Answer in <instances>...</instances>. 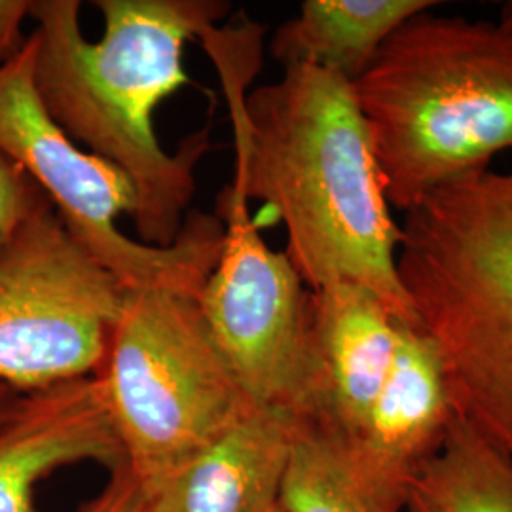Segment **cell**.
Returning <instances> with one entry per match:
<instances>
[{
  "mask_svg": "<svg viewBox=\"0 0 512 512\" xmlns=\"http://www.w3.org/2000/svg\"><path fill=\"white\" fill-rule=\"evenodd\" d=\"M226 71L236 131L234 183L264 202L287 232L285 255L310 291L355 283L378 294L397 319L418 325L399 274L401 224L353 84L310 67H285L272 84Z\"/></svg>",
  "mask_w": 512,
  "mask_h": 512,
  "instance_id": "cell-1",
  "label": "cell"
},
{
  "mask_svg": "<svg viewBox=\"0 0 512 512\" xmlns=\"http://www.w3.org/2000/svg\"><path fill=\"white\" fill-rule=\"evenodd\" d=\"M78 0H33L37 21L33 80L38 99L78 147L116 165L137 192L139 241L173 245L190 217L196 167L209 131L169 154L154 131V112L190 84L184 46L205 38L230 10L220 0H95L105 33L90 42Z\"/></svg>",
  "mask_w": 512,
  "mask_h": 512,
  "instance_id": "cell-2",
  "label": "cell"
},
{
  "mask_svg": "<svg viewBox=\"0 0 512 512\" xmlns=\"http://www.w3.org/2000/svg\"><path fill=\"white\" fill-rule=\"evenodd\" d=\"M353 84L385 196L408 213L512 150V27L420 14Z\"/></svg>",
  "mask_w": 512,
  "mask_h": 512,
  "instance_id": "cell-3",
  "label": "cell"
},
{
  "mask_svg": "<svg viewBox=\"0 0 512 512\" xmlns=\"http://www.w3.org/2000/svg\"><path fill=\"white\" fill-rule=\"evenodd\" d=\"M401 232L404 291L456 414L512 461V167L431 192Z\"/></svg>",
  "mask_w": 512,
  "mask_h": 512,
  "instance_id": "cell-4",
  "label": "cell"
},
{
  "mask_svg": "<svg viewBox=\"0 0 512 512\" xmlns=\"http://www.w3.org/2000/svg\"><path fill=\"white\" fill-rule=\"evenodd\" d=\"M95 378L141 494L256 408L196 296L164 289H129Z\"/></svg>",
  "mask_w": 512,
  "mask_h": 512,
  "instance_id": "cell-5",
  "label": "cell"
},
{
  "mask_svg": "<svg viewBox=\"0 0 512 512\" xmlns=\"http://www.w3.org/2000/svg\"><path fill=\"white\" fill-rule=\"evenodd\" d=\"M35 38L0 67V152L38 184L74 239L126 289L198 296L219 260V217L190 213L179 239L154 247L126 236L118 219L133 217L137 192L116 165L78 147L44 110L33 80Z\"/></svg>",
  "mask_w": 512,
  "mask_h": 512,
  "instance_id": "cell-6",
  "label": "cell"
},
{
  "mask_svg": "<svg viewBox=\"0 0 512 512\" xmlns=\"http://www.w3.org/2000/svg\"><path fill=\"white\" fill-rule=\"evenodd\" d=\"M128 291L40 207L0 245V382L33 393L95 376Z\"/></svg>",
  "mask_w": 512,
  "mask_h": 512,
  "instance_id": "cell-7",
  "label": "cell"
},
{
  "mask_svg": "<svg viewBox=\"0 0 512 512\" xmlns=\"http://www.w3.org/2000/svg\"><path fill=\"white\" fill-rule=\"evenodd\" d=\"M236 186L224 188V241L196 302L222 357L262 408L310 416L315 403L311 291L285 251H274Z\"/></svg>",
  "mask_w": 512,
  "mask_h": 512,
  "instance_id": "cell-8",
  "label": "cell"
},
{
  "mask_svg": "<svg viewBox=\"0 0 512 512\" xmlns=\"http://www.w3.org/2000/svg\"><path fill=\"white\" fill-rule=\"evenodd\" d=\"M456 408L435 340L399 321L393 363L361 435L346 444L353 469L387 512H401L421 465L437 454Z\"/></svg>",
  "mask_w": 512,
  "mask_h": 512,
  "instance_id": "cell-9",
  "label": "cell"
},
{
  "mask_svg": "<svg viewBox=\"0 0 512 512\" xmlns=\"http://www.w3.org/2000/svg\"><path fill=\"white\" fill-rule=\"evenodd\" d=\"M397 315L378 294L355 283L311 291V353L321 421L346 444L357 439L376 403L397 344Z\"/></svg>",
  "mask_w": 512,
  "mask_h": 512,
  "instance_id": "cell-10",
  "label": "cell"
},
{
  "mask_svg": "<svg viewBox=\"0 0 512 512\" xmlns=\"http://www.w3.org/2000/svg\"><path fill=\"white\" fill-rule=\"evenodd\" d=\"M80 461L126 469L97 378L23 393L0 421V512H38V484Z\"/></svg>",
  "mask_w": 512,
  "mask_h": 512,
  "instance_id": "cell-11",
  "label": "cell"
},
{
  "mask_svg": "<svg viewBox=\"0 0 512 512\" xmlns=\"http://www.w3.org/2000/svg\"><path fill=\"white\" fill-rule=\"evenodd\" d=\"M296 416L256 406L219 439L141 494L145 512H266L287 469Z\"/></svg>",
  "mask_w": 512,
  "mask_h": 512,
  "instance_id": "cell-12",
  "label": "cell"
},
{
  "mask_svg": "<svg viewBox=\"0 0 512 512\" xmlns=\"http://www.w3.org/2000/svg\"><path fill=\"white\" fill-rule=\"evenodd\" d=\"M435 0H306L272 38L285 67L310 65L355 82L406 21L431 12Z\"/></svg>",
  "mask_w": 512,
  "mask_h": 512,
  "instance_id": "cell-13",
  "label": "cell"
},
{
  "mask_svg": "<svg viewBox=\"0 0 512 512\" xmlns=\"http://www.w3.org/2000/svg\"><path fill=\"white\" fill-rule=\"evenodd\" d=\"M410 512H512V461L456 416L406 490Z\"/></svg>",
  "mask_w": 512,
  "mask_h": 512,
  "instance_id": "cell-14",
  "label": "cell"
},
{
  "mask_svg": "<svg viewBox=\"0 0 512 512\" xmlns=\"http://www.w3.org/2000/svg\"><path fill=\"white\" fill-rule=\"evenodd\" d=\"M277 501L283 512H387L353 469L346 442L304 416H296Z\"/></svg>",
  "mask_w": 512,
  "mask_h": 512,
  "instance_id": "cell-15",
  "label": "cell"
},
{
  "mask_svg": "<svg viewBox=\"0 0 512 512\" xmlns=\"http://www.w3.org/2000/svg\"><path fill=\"white\" fill-rule=\"evenodd\" d=\"M48 203L52 202L38 184L0 152V245L18 230L23 220Z\"/></svg>",
  "mask_w": 512,
  "mask_h": 512,
  "instance_id": "cell-16",
  "label": "cell"
},
{
  "mask_svg": "<svg viewBox=\"0 0 512 512\" xmlns=\"http://www.w3.org/2000/svg\"><path fill=\"white\" fill-rule=\"evenodd\" d=\"M33 0H0V67L10 63L23 50V21L31 18Z\"/></svg>",
  "mask_w": 512,
  "mask_h": 512,
  "instance_id": "cell-17",
  "label": "cell"
},
{
  "mask_svg": "<svg viewBox=\"0 0 512 512\" xmlns=\"http://www.w3.org/2000/svg\"><path fill=\"white\" fill-rule=\"evenodd\" d=\"M141 501V488L128 469L114 471L109 488L80 512H133Z\"/></svg>",
  "mask_w": 512,
  "mask_h": 512,
  "instance_id": "cell-18",
  "label": "cell"
},
{
  "mask_svg": "<svg viewBox=\"0 0 512 512\" xmlns=\"http://www.w3.org/2000/svg\"><path fill=\"white\" fill-rule=\"evenodd\" d=\"M21 395L23 393H18L10 385L0 382V421H4L10 416V412L16 408Z\"/></svg>",
  "mask_w": 512,
  "mask_h": 512,
  "instance_id": "cell-19",
  "label": "cell"
},
{
  "mask_svg": "<svg viewBox=\"0 0 512 512\" xmlns=\"http://www.w3.org/2000/svg\"><path fill=\"white\" fill-rule=\"evenodd\" d=\"M501 21H503L505 25L512 27V2H509V4L503 8V12H501Z\"/></svg>",
  "mask_w": 512,
  "mask_h": 512,
  "instance_id": "cell-20",
  "label": "cell"
},
{
  "mask_svg": "<svg viewBox=\"0 0 512 512\" xmlns=\"http://www.w3.org/2000/svg\"><path fill=\"white\" fill-rule=\"evenodd\" d=\"M266 512H283V509H281V505H279V501H277L274 507H272V509H268Z\"/></svg>",
  "mask_w": 512,
  "mask_h": 512,
  "instance_id": "cell-21",
  "label": "cell"
},
{
  "mask_svg": "<svg viewBox=\"0 0 512 512\" xmlns=\"http://www.w3.org/2000/svg\"><path fill=\"white\" fill-rule=\"evenodd\" d=\"M133 512H145L143 511V507H141V501H139V505H137V509H135V511Z\"/></svg>",
  "mask_w": 512,
  "mask_h": 512,
  "instance_id": "cell-22",
  "label": "cell"
}]
</instances>
